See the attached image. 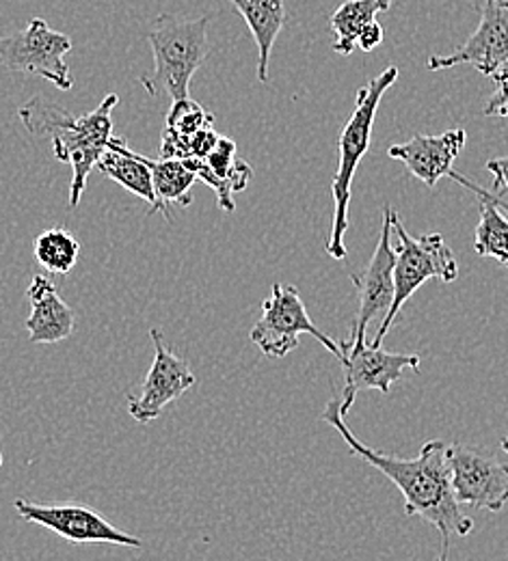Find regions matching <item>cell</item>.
I'll return each mask as SVG.
<instances>
[{"mask_svg":"<svg viewBox=\"0 0 508 561\" xmlns=\"http://www.w3.org/2000/svg\"><path fill=\"white\" fill-rule=\"evenodd\" d=\"M323 421L329 423L349 445L351 454L360 456L376 471H381L405 499V514L420 516L431 523L441 536V560H448L450 538H465L474 529V520L459 507L452 492V473L448 462V445L443 440H429L411 460L381 454L349 430L340 413V400H329Z\"/></svg>","mask_w":508,"mask_h":561,"instance_id":"1","label":"cell"},{"mask_svg":"<svg viewBox=\"0 0 508 561\" xmlns=\"http://www.w3.org/2000/svg\"><path fill=\"white\" fill-rule=\"evenodd\" d=\"M211 18L182 20L176 15H158L147 31L154 55V70L142 76L149 95H167L171 102L187 100L189 87L208 57Z\"/></svg>","mask_w":508,"mask_h":561,"instance_id":"3","label":"cell"},{"mask_svg":"<svg viewBox=\"0 0 508 561\" xmlns=\"http://www.w3.org/2000/svg\"><path fill=\"white\" fill-rule=\"evenodd\" d=\"M221 135L213 126L195 133L191 139H189V158H197V160H204L217 145V140ZM187 158V160H189Z\"/></svg>","mask_w":508,"mask_h":561,"instance_id":"25","label":"cell"},{"mask_svg":"<svg viewBox=\"0 0 508 561\" xmlns=\"http://www.w3.org/2000/svg\"><path fill=\"white\" fill-rule=\"evenodd\" d=\"M37 264L50 275H70L80 255V242L68 229L55 227L39 233L33 242Z\"/></svg>","mask_w":508,"mask_h":561,"instance_id":"22","label":"cell"},{"mask_svg":"<svg viewBox=\"0 0 508 561\" xmlns=\"http://www.w3.org/2000/svg\"><path fill=\"white\" fill-rule=\"evenodd\" d=\"M467 135L463 128H454L448 130L443 135L437 137H427V135H416L414 139L400 145H392L387 156L394 160H400L414 178H418L420 182H425L429 188L437 186V182L441 178H452L459 184H463L465 188L474 191L481 199H496L498 195H494L492 191L481 188L478 184L470 182L467 178L459 175L452 164L454 158L461 153V149L465 147Z\"/></svg>","mask_w":508,"mask_h":561,"instance_id":"12","label":"cell"},{"mask_svg":"<svg viewBox=\"0 0 508 561\" xmlns=\"http://www.w3.org/2000/svg\"><path fill=\"white\" fill-rule=\"evenodd\" d=\"M245 18L258 44V80H269V59L273 44L286 24V0H229Z\"/></svg>","mask_w":508,"mask_h":561,"instance_id":"18","label":"cell"},{"mask_svg":"<svg viewBox=\"0 0 508 561\" xmlns=\"http://www.w3.org/2000/svg\"><path fill=\"white\" fill-rule=\"evenodd\" d=\"M184 162L197 175V180L217 193L221 210L234 211L236 204L232 193L245 191L253 180L251 164L236 158V142L227 137H218L215 149L204 160L189 158Z\"/></svg>","mask_w":508,"mask_h":561,"instance_id":"16","label":"cell"},{"mask_svg":"<svg viewBox=\"0 0 508 561\" xmlns=\"http://www.w3.org/2000/svg\"><path fill=\"white\" fill-rule=\"evenodd\" d=\"M398 214L392 206L383 208V225L376 249L372 253L370 264L360 275H351V280L360 296V309L353 320L351 337L345 340L349 348H362L368 344V327L374 318H385L394 302V262L396 251L392 244V227Z\"/></svg>","mask_w":508,"mask_h":561,"instance_id":"9","label":"cell"},{"mask_svg":"<svg viewBox=\"0 0 508 561\" xmlns=\"http://www.w3.org/2000/svg\"><path fill=\"white\" fill-rule=\"evenodd\" d=\"M213 126V115L206 113L195 100H178L171 104L165 130H171L180 137H193L195 133Z\"/></svg>","mask_w":508,"mask_h":561,"instance_id":"23","label":"cell"},{"mask_svg":"<svg viewBox=\"0 0 508 561\" xmlns=\"http://www.w3.org/2000/svg\"><path fill=\"white\" fill-rule=\"evenodd\" d=\"M13 507L20 518L50 529L68 542L76 545H117L128 549H142L144 542L115 525H111L100 512L84 505H42L26 499H15Z\"/></svg>","mask_w":508,"mask_h":561,"instance_id":"10","label":"cell"},{"mask_svg":"<svg viewBox=\"0 0 508 561\" xmlns=\"http://www.w3.org/2000/svg\"><path fill=\"white\" fill-rule=\"evenodd\" d=\"M474 251L481 257L498 260L508 268V206L503 199H481Z\"/></svg>","mask_w":508,"mask_h":561,"instance_id":"21","label":"cell"},{"mask_svg":"<svg viewBox=\"0 0 508 561\" xmlns=\"http://www.w3.org/2000/svg\"><path fill=\"white\" fill-rule=\"evenodd\" d=\"M494 82H496V93L494 98L487 102L485 106V115L492 117H508V64L492 73Z\"/></svg>","mask_w":508,"mask_h":561,"instance_id":"24","label":"cell"},{"mask_svg":"<svg viewBox=\"0 0 508 561\" xmlns=\"http://www.w3.org/2000/svg\"><path fill=\"white\" fill-rule=\"evenodd\" d=\"M437 561H448V560H441V558H437Z\"/></svg>","mask_w":508,"mask_h":561,"instance_id":"30","label":"cell"},{"mask_svg":"<svg viewBox=\"0 0 508 561\" xmlns=\"http://www.w3.org/2000/svg\"><path fill=\"white\" fill-rule=\"evenodd\" d=\"M312 335L334 356L342 358L340 342L325 335L309 318L305 302L294 285H273L271 296L262 302V316L251 329V342L273 358H284L298 346V335Z\"/></svg>","mask_w":508,"mask_h":561,"instance_id":"7","label":"cell"},{"mask_svg":"<svg viewBox=\"0 0 508 561\" xmlns=\"http://www.w3.org/2000/svg\"><path fill=\"white\" fill-rule=\"evenodd\" d=\"M392 0H347L334 15L329 18L331 31L336 33L334 50L342 57H349L365 26L376 22V15L387 11Z\"/></svg>","mask_w":508,"mask_h":561,"instance_id":"20","label":"cell"},{"mask_svg":"<svg viewBox=\"0 0 508 561\" xmlns=\"http://www.w3.org/2000/svg\"><path fill=\"white\" fill-rule=\"evenodd\" d=\"M465 64L485 76L508 64V0H485L481 24L470 39L452 55L431 57L427 66L437 71Z\"/></svg>","mask_w":508,"mask_h":561,"instance_id":"14","label":"cell"},{"mask_svg":"<svg viewBox=\"0 0 508 561\" xmlns=\"http://www.w3.org/2000/svg\"><path fill=\"white\" fill-rule=\"evenodd\" d=\"M383 37H385L383 26L379 22H372L370 26L363 28V33L360 35V39H358V46L362 48L363 53H370L372 48H376L383 42Z\"/></svg>","mask_w":508,"mask_h":561,"instance_id":"26","label":"cell"},{"mask_svg":"<svg viewBox=\"0 0 508 561\" xmlns=\"http://www.w3.org/2000/svg\"><path fill=\"white\" fill-rule=\"evenodd\" d=\"M0 467H2V454H0Z\"/></svg>","mask_w":508,"mask_h":561,"instance_id":"29","label":"cell"},{"mask_svg":"<svg viewBox=\"0 0 508 561\" xmlns=\"http://www.w3.org/2000/svg\"><path fill=\"white\" fill-rule=\"evenodd\" d=\"M452 492L459 505L500 512L508 503V465L485 447L448 445Z\"/></svg>","mask_w":508,"mask_h":561,"instance_id":"8","label":"cell"},{"mask_svg":"<svg viewBox=\"0 0 508 561\" xmlns=\"http://www.w3.org/2000/svg\"><path fill=\"white\" fill-rule=\"evenodd\" d=\"M117 102L120 98L111 93L100 102L93 113L74 117L68 111L37 95L18 111L24 128L33 137H50L55 158L72 167L70 208H78L89 173L95 169L100 156L106 151L109 140L113 139L111 115Z\"/></svg>","mask_w":508,"mask_h":561,"instance_id":"2","label":"cell"},{"mask_svg":"<svg viewBox=\"0 0 508 561\" xmlns=\"http://www.w3.org/2000/svg\"><path fill=\"white\" fill-rule=\"evenodd\" d=\"M396 78H398V70L387 68L360 89L355 108H353V113L340 135V140H338L340 162H338V171L331 182L334 225H331V238L327 242V253L338 262L347 257L345 233L349 229V204H351L353 178L362 162L363 153L370 147L376 108H379L385 91L396 82Z\"/></svg>","mask_w":508,"mask_h":561,"instance_id":"4","label":"cell"},{"mask_svg":"<svg viewBox=\"0 0 508 561\" xmlns=\"http://www.w3.org/2000/svg\"><path fill=\"white\" fill-rule=\"evenodd\" d=\"M392 231L396 233V262H394V302L387 316L381 320V327L370 342V346L381 348L385 335L390 333L392 324L396 322L398 313L407 305V300L420 289L429 279H439L452 283L459 277V264L454 253L445 244L443 236L427 233L420 238H411L403 227L400 218H394Z\"/></svg>","mask_w":508,"mask_h":561,"instance_id":"5","label":"cell"},{"mask_svg":"<svg viewBox=\"0 0 508 561\" xmlns=\"http://www.w3.org/2000/svg\"><path fill=\"white\" fill-rule=\"evenodd\" d=\"M154 342V360L142 387L128 396V413L139 423L158 420L162 411L180 400L193 385L195 374L189 363L165 346V337L158 329L149 331Z\"/></svg>","mask_w":508,"mask_h":561,"instance_id":"11","label":"cell"},{"mask_svg":"<svg viewBox=\"0 0 508 561\" xmlns=\"http://www.w3.org/2000/svg\"><path fill=\"white\" fill-rule=\"evenodd\" d=\"M72 50V39L66 33L53 31L46 20L33 18L26 28L0 37V66L20 73L42 76L61 91H70L74 76L66 55Z\"/></svg>","mask_w":508,"mask_h":561,"instance_id":"6","label":"cell"},{"mask_svg":"<svg viewBox=\"0 0 508 561\" xmlns=\"http://www.w3.org/2000/svg\"><path fill=\"white\" fill-rule=\"evenodd\" d=\"M26 298L31 302V316L26 318L31 344L55 346L72 337L76 316L53 279L35 275L26 289Z\"/></svg>","mask_w":508,"mask_h":561,"instance_id":"15","label":"cell"},{"mask_svg":"<svg viewBox=\"0 0 508 561\" xmlns=\"http://www.w3.org/2000/svg\"><path fill=\"white\" fill-rule=\"evenodd\" d=\"M144 160H146V164L151 171L154 193H156V199L160 204V211L165 214L167 220H171L169 206L189 208L193 204L191 188H193L197 175L187 167L184 160H176V158L151 160L146 156H144Z\"/></svg>","mask_w":508,"mask_h":561,"instance_id":"19","label":"cell"},{"mask_svg":"<svg viewBox=\"0 0 508 561\" xmlns=\"http://www.w3.org/2000/svg\"><path fill=\"white\" fill-rule=\"evenodd\" d=\"M500 445H503V449L508 454V436L507 438H503V443H500Z\"/></svg>","mask_w":508,"mask_h":561,"instance_id":"28","label":"cell"},{"mask_svg":"<svg viewBox=\"0 0 508 561\" xmlns=\"http://www.w3.org/2000/svg\"><path fill=\"white\" fill-rule=\"evenodd\" d=\"M95 169H100L106 178L137 195L149 204V214L160 211V204L154 193V182H151V171L144 160L142 153H135L126 140L120 137H113L109 140L106 151L100 156Z\"/></svg>","mask_w":508,"mask_h":561,"instance_id":"17","label":"cell"},{"mask_svg":"<svg viewBox=\"0 0 508 561\" xmlns=\"http://www.w3.org/2000/svg\"><path fill=\"white\" fill-rule=\"evenodd\" d=\"M342 367H345V391L340 400V413L347 415L363 389H376L390 396L396 380L403 378L405 369L420 371V356L405 352H387L363 344L362 348H349L340 342Z\"/></svg>","mask_w":508,"mask_h":561,"instance_id":"13","label":"cell"},{"mask_svg":"<svg viewBox=\"0 0 508 561\" xmlns=\"http://www.w3.org/2000/svg\"><path fill=\"white\" fill-rule=\"evenodd\" d=\"M487 171L494 175V188L505 186L508 191V158H494L487 162Z\"/></svg>","mask_w":508,"mask_h":561,"instance_id":"27","label":"cell"}]
</instances>
